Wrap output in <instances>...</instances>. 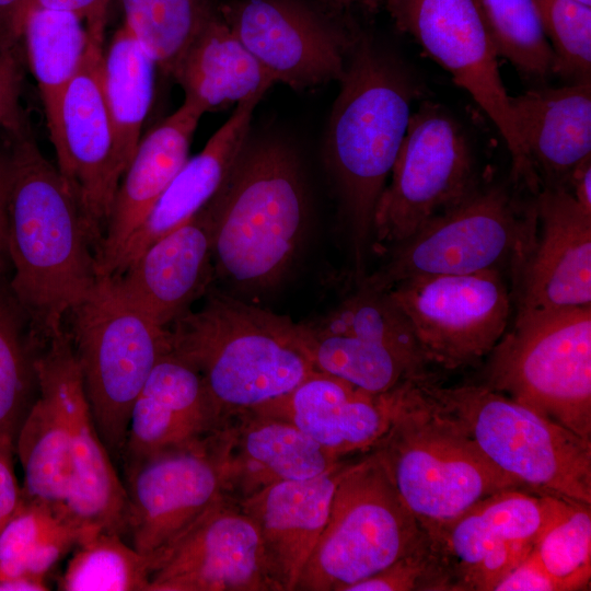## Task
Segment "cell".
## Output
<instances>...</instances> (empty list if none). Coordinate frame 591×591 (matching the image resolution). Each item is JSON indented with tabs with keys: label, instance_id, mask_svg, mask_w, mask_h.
I'll return each mask as SVG.
<instances>
[{
	"label": "cell",
	"instance_id": "8d00e7d4",
	"mask_svg": "<svg viewBox=\"0 0 591 591\" xmlns=\"http://www.w3.org/2000/svg\"><path fill=\"white\" fill-rule=\"evenodd\" d=\"M57 582L60 591H148L150 557L123 535L96 530L71 551Z\"/></svg>",
	"mask_w": 591,
	"mask_h": 591
},
{
	"label": "cell",
	"instance_id": "4316f807",
	"mask_svg": "<svg viewBox=\"0 0 591 591\" xmlns=\"http://www.w3.org/2000/svg\"><path fill=\"white\" fill-rule=\"evenodd\" d=\"M510 108L540 189L566 188L591 157V80L510 96Z\"/></svg>",
	"mask_w": 591,
	"mask_h": 591
},
{
	"label": "cell",
	"instance_id": "ffe728a7",
	"mask_svg": "<svg viewBox=\"0 0 591 591\" xmlns=\"http://www.w3.org/2000/svg\"><path fill=\"white\" fill-rule=\"evenodd\" d=\"M35 368L38 383L55 396L71 433L73 478L66 517L86 532L108 530L125 537L124 480L93 420L71 338L63 326L46 337Z\"/></svg>",
	"mask_w": 591,
	"mask_h": 591
},
{
	"label": "cell",
	"instance_id": "e0dca14e",
	"mask_svg": "<svg viewBox=\"0 0 591 591\" xmlns=\"http://www.w3.org/2000/svg\"><path fill=\"white\" fill-rule=\"evenodd\" d=\"M558 499L505 489L428 533L449 591H494L531 553Z\"/></svg>",
	"mask_w": 591,
	"mask_h": 591
},
{
	"label": "cell",
	"instance_id": "8992f818",
	"mask_svg": "<svg viewBox=\"0 0 591 591\" xmlns=\"http://www.w3.org/2000/svg\"><path fill=\"white\" fill-rule=\"evenodd\" d=\"M419 383L398 387L390 427L372 450L428 534L480 499L523 488L431 406Z\"/></svg>",
	"mask_w": 591,
	"mask_h": 591
},
{
	"label": "cell",
	"instance_id": "7dc6e473",
	"mask_svg": "<svg viewBox=\"0 0 591 591\" xmlns=\"http://www.w3.org/2000/svg\"><path fill=\"white\" fill-rule=\"evenodd\" d=\"M332 13L354 19L370 18L375 15L384 0H317Z\"/></svg>",
	"mask_w": 591,
	"mask_h": 591
},
{
	"label": "cell",
	"instance_id": "cb8c5ba5",
	"mask_svg": "<svg viewBox=\"0 0 591 591\" xmlns=\"http://www.w3.org/2000/svg\"><path fill=\"white\" fill-rule=\"evenodd\" d=\"M397 389L371 394L315 371L293 390L254 409L281 418L340 459L370 451L390 427Z\"/></svg>",
	"mask_w": 591,
	"mask_h": 591
},
{
	"label": "cell",
	"instance_id": "ab89813d",
	"mask_svg": "<svg viewBox=\"0 0 591 591\" xmlns=\"http://www.w3.org/2000/svg\"><path fill=\"white\" fill-rule=\"evenodd\" d=\"M554 54V74L591 80V5L580 0H535Z\"/></svg>",
	"mask_w": 591,
	"mask_h": 591
},
{
	"label": "cell",
	"instance_id": "5bb4252c",
	"mask_svg": "<svg viewBox=\"0 0 591 591\" xmlns=\"http://www.w3.org/2000/svg\"><path fill=\"white\" fill-rule=\"evenodd\" d=\"M432 367L456 370L488 356L511 314L499 268L421 276L387 290Z\"/></svg>",
	"mask_w": 591,
	"mask_h": 591
},
{
	"label": "cell",
	"instance_id": "d6a6232c",
	"mask_svg": "<svg viewBox=\"0 0 591 591\" xmlns=\"http://www.w3.org/2000/svg\"><path fill=\"white\" fill-rule=\"evenodd\" d=\"M0 280V441L15 443L19 429L38 394L35 360L44 343Z\"/></svg>",
	"mask_w": 591,
	"mask_h": 591
},
{
	"label": "cell",
	"instance_id": "4fadbf2b",
	"mask_svg": "<svg viewBox=\"0 0 591 591\" xmlns=\"http://www.w3.org/2000/svg\"><path fill=\"white\" fill-rule=\"evenodd\" d=\"M395 27L413 37L482 107L501 134L514 183L532 194L538 183L526 158L497 53L474 0H384Z\"/></svg>",
	"mask_w": 591,
	"mask_h": 591
},
{
	"label": "cell",
	"instance_id": "c3c4849f",
	"mask_svg": "<svg viewBox=\"0 0 591 591\" xmlns=\"http://www.w3.org/2000/svg\"><path fill=\"white\" fill-rule=\"evenodd\" d=\"M567 189L576 201L591 213V157L581 162L570 175Z\"/></svg>",
	"mask_w": 591,
	"mask_h": 591
},
{
	"label": "cell",
	"instance_id": "30bf717a",
	"mask_svg": "<svg viewBox=\"0 0 591 591\" xmlns=\"http://www.w3.org/2000/svg\"><path fill=\"white\" fill-rule=\"evenodd\" d=\"M299 328L316 371L368 393L385 394L438 378L387 290L357 282L328 312L299 323Z\"/></svg>",
	"mask_w": 591,
	"mask_h": 591
},
{
	"label": "cell",
	"instance_id": "277c9868",
	"mask_svg": "<svg viewBox=\"0 0 591 591\" xmlns=\"http://www.w3.org/2000/svg\"><path fill=\"white\" fill-rule=\"evenodd\" d=\"M169 327L170 349L201 376L224 418L293 390L314 373L299 323L209 288Z\"/></svg>",
	"mask_w": 591,
	"mask_h": 591
},
{
	"label": "cell",
	"instance_id": "60d3db41",
	"mask_svg": "<svg viewBox=\"0 0 591 591\" xmlns=\"http://www.w3.org/2000/svg\"><path fill=\"white\" fill-rule=\"evenodd\" d=\"M449 591L443 570L428 536L415 551L378 573L350 586L347 591Z\"/></svg>",
	"mask_w": 591,
	"mask_h": 591
},
{
	"label": "cell",
	"instance_id": "f6af8a7d",
	"mask_svg": "<svg viewBox=\"0 0 591 591\" xmlns=\"http://www.w3.org/2000/svg\"><path fill=\"white\" fill-rule=\"evenodd\" d=\"M30 8L31 0H0V54L13 55Z\"/></svg>",
	"mask_w": 591,
	"mask_h": 591
},
{
	"label": "cell",
	"instance_id": "7402d4cb",
	"mask_svg": "<svg viewBox=\"0 0 591 591\" xmlns=\"http://www.w3.org/2000/svg\"><path fill=\"white\" fill-rule=\"evenodd\" d=\"M219 442L223 493L239 501L278 483L315 477L348 460L289 421L254 408L228 416Z\"/></svg>",
	"mask_w": 591,
	"mask_h": 591
},
{
	"label": "cell",
	"instance_id": "d590c367",
	"mask_svg": "<svg viewBox=\"0 0 591 591\" xmlns=\"http://www.w3.org/2000/svg\"><path fill=\"white\" fill-rule=\"evenodd\" d=\"M125 26L165 74L205 26L220 13L219 0H119Z\"/></svg>",
	"mask_w": 591,
	"mask_h": 591
},
{
	"label": "cell",
	"instance_id": "f1b7e54d",
	"mask_svg": "<svg viewBox=\"0 0 591 591\" xmlns=\"http://www.w3.org/2000/svg\"><path fill=\"white\" fill-rule=\"evenodd\" d=\"M265 93L236 104L204 149L188 158L125 245L113 276L120 275L150 244L195 216L215 196L251 135Z\"/></svg>",
	"mask_w": 591,
	"mask_h": 591
},
{
	"label": "cell",
	"instance_id": "f35d334b",
	"mask_svg": "<svg viewBox=\"0 0 591 591\" xmlns=\"http://www.w3.org/2000/svg\"><path fill=\"white\" fill-rule=\"evenodd\" d=\"M533 552L558 591L587 589L591 579V503L559 498Z\"/></svg>",
	"mask_w": 591,
	"mask_h": 591
},
{
	"label": "cell",
	"instance_id": "e575fe53",
	"mask_svg": "<svg viewBox=\"0 0 591 591\" xmlns=\"http://www.w3.org/2000/svg\"><path fill=\"white\" fill-rule=\"evenodd\" d=\"M22 37L47 114L80 68L88 50L89 33L84 22L73 13L33 8L25 19Z\"/></svg>",
	"mask_w": 591,
	"mask_h": 591
},
{
	"label": "cell",
	"instance_id": "681fc988",
	"mask_svg": "<svg viewBox=\"0 0 591 591\" xmlns=\"http://www.w3.org/2000/svg\"><path fill=\"white\" fill-rule=\"evenodd\" d=\"M20 73L13 55L0 54V99L18 103Z\"/></svg>",
	"mask_w": 591,
	"mask_h": 591
},
{
	"label": "cell",
	"instance_id": "ac0fdd59",
	"mask_svg": "<svg viewBox=\"0 0 591 591\" xmlns=\"http://www.w3.org/2000/svg\"><path fill=\"white\" fill-rule=\"evenodd\" d=\"M148 591H282L258 528L221 495L167 546L150 556Z\"/></svg>",
	"mask_w": 591,
	"mask_h": 591
},
{
	"label": "cell",
	"instance_id": "6da1fadb",
	"mask_svg": "<svg viewBox=\"0 0 591 591\" xmlns=\"http://www.w3.org/2000/svg\"><path fill=\"white\" fill-rule=\"evenodd\" d=\"M324 140L346 230L355 282L367 275L373 218L390 178L421 83L410 68L361 27L348 55Z\"/></svg>",
	"mask_w": 591,
	"mask_h": 591
},
{
	"label": "cell",
	"instance_id": "f5cc1de1",
	"mask_svg": "<svg viewBox=\"0 0 591 591\" xmlns=\"http://www.w3.org/2000/svg\"><path fill=\"white\" fill-rule=\"evenodd\" d=\"M8 267L0 263V280L5 279V271Z\"/></svg>",
	"mask_w": 591,
	"mask_h": 591
},
{
	"label": "cell",
	"instance_id": "1f68e13d",
	"mask_svg": "<svg viewBox=\"0 0 591 591\" xmlns=\"http://www.w3.org/2000/svg\"><path fill=\"white\" fill-rule=\"evenodd\" d=\"M155 67L153 58L125 25L115 32L103 54V89L123 175L141 139L153 97Z\"/></svg>",
	"mask_w": 591,
	"mask_h": 591
},
{
	"label": "cell",
	"instance_id": "603a6c76",
	"mask_svg": "<svg viewBox=\"0 0 591 591\" xmlns=\"http://www.w3.org/2000/svg\"><path fill=\"white\" fill-rule=\"evenodd\" d=\"M213 276L210 222L202 207L111 278L131 306L167 328L206 293Z\"/></svg>",
	"mask_w": 591,
	"mask_h": 591
},
{
	"label": "cell",
	"instance_id": "816d5d0a",
	"mask_svg": "<svg viewBox=\"0 0 591 591\" xmlns=\"http://www.w3.org/2000/svg\"><path fill=\"white\" fill-rule=\"evenodd\" d=\"M20 113L21 111L18 103L0 99V125L4 126L7 123L15 118Z\"/></svg>",
	"mask_w": 591,
	"mask_h": 591
},
{
	"label": "cell",
	"instance_id": "db71d44e",
	"mask_svg": "<svg viewBox=\"0 0 591 591\" xmlns=\"http://www.w3.org/2000/svg\"><path fill=\"white\" fill-rule=\"evenodd\" d=\"M580 1L588 4V5H591V0H580Z\"/></svg>",
	"mask_w": 591,
	"mask_h": 591
},
{
	"label": "cell",
	"instance_id": "d6986e66",
	"mask_svg": "<svg viewBox=\"0 0 591 591\" xmlns=\"http://www.w3.org/2000/svg\"><path fill=\"white\" fill-rule=\"evenodd\" d=\"M125 538L152 556L223 495L219 431L124 467Z\"/></svg>",
	"mask_w": 591,
	"mask_h": 591
},
{
	"label": "cell",
	"instance_id": "bcb514c9",
	"mask_svg": "<svg viewBox=\"0 0 591 591\" xmlns=\"http://www.w3.org/2000/svg\"><path fill=\"white\" fill-rule=\"evenodd\" d=\"M9 152H0V263L8 267L9 192H10Z\"/></svg>",
	"mask_w": 591,
	"mask_h": 591
},
{
	"label": "cell",
	"instance_id": "83f0119b",
	"mask_svg": "<svg viewBox=\"0 0 591 591\" xmlns=\"http://www.w3.org/2000/svg\"><path fill=\"white\" fill-rule=\"evenodd\" d=\"M349 461L312 478L271 485L240 501L258 528L282 591H294L325 528L336 484Z\"/></svg>",
	"mask_w": 591,
	"mask_h": 591
},
{
	"label": "cell",
	"instance_id": "836d02e7",
	"mask_svg": "<svg viewBox=\"0 0 591 591\" xmlns=\"http://www.w3.org/2000/svg\"><path fill=\"white\" fill-rule=\"evenodd\" d=\"M90 533L62 512L23 496L19 509L0 532V579L47 578L53 567Z\"/></svg>",
	"mask_w": 591,
	"mask_h": 591
},
{
	"label": "cell",
	"instance_id": "8fae6325",
	"mask_svg": "<svg viewBox=\"0 0 591 591\" xmlns=\"http://www.w3.org/2000/svg\"><path fill=\"white\" fill-rule=\"evenodd\" d=\"M534 218V202L523 207L503 186L478 185L460 204L387 248V260L358 282L389 290L415 277L499 268L510 257L519 263Z\"/></svg>",
	"mask_w": 591,
	"mask_h": 591
},
{
	"label": "cell",
	"instance_id": "9a60e30c",
	"mask_svg": "<svg viewBox=\"0 0 591 591\" xmlns=\"http://www.w3.org/2000/svg\"><path fill=\"white\" fill-rule=\"evenodd\" d=\"M220 12L276 82L297 91L339 82L361 28L313 0H230Z\"/></svg>",
	"mask_w": 591,
	"mask_h": 591
},
{
	"label": "cell",
	"instance_id": "ee69618b",
	"mask_svg": "<svg viewBox=\"0 0 591 591\" xmlns=\"http://www.w3.org/2000/svg\"><path fill=\"white\" fill-rule=\"evenodd\" d=\"M14 455L15 443L0 441V532L23 501V490L14 471Z\"/></svg>",
	"mask_w": 591,
	"mask_h": 591
},
{
	"label": "cell",
	"instance_id": "3957f363",
	"mask_svg": "<svg viewBox=\"0 0 591 591\" xmlns=\"http://www.w3.org/2000/svg\"><path fill=\"white\" fill-rule=\"evenodd\" d=\"M205 209L215 276L241 290L274 287L293 260L308 218L294 149L278 137L250 135Z\"/></svg>",
	"mask_w": 591,
	"mask_h": 591
},
{
	"label": "cell",
	"instance_id": "7a4b0ae2",
	"mask_svg": "<svg viewBox=\"0 0 591 591\" xmlns=\"http://www.w3.org/2000/svg\"><path fill=\"white\" fill-rule=\"evenodd\" d=\"M9 136V287L45 338L97 282L93 241L81 204L40 151L22 112Z\"/></svg>",
	"mask_w": 591,
	"mask_h": 591
},
{
	"label": "cell",
	"instance_id": "7c38bea8",
	"mask_svg": "<svg viewBox=\"0 0 591 591\" xmlns=\"http://www.w3.org/2000/svg\"><path fill=\"white\" fill-rule=\"evenodd\" d=\"M475 157L460 120L442 105L424 101L413 112L375 207L372 250L384 252L477 187Z\"/></svg>",
	"mask_w": 591,
	"mask_h": 591
},
{
	"label": "cell",
	"instance_id": "4dcf8cb0",
	"mask_svg": "<svg viewBox=\"0 0 591 591\" xmlns=\"http://www.w3.org/2000/svg\"><path fill=\"white\" fill-rule=\"evenodd\" d=\"M15 454L24 472L23 496L65 514L73 478L72 439L58 402L40 383L16 434Z\"/></svg>",
	"mask_w": 591,
	"mask_h": 591
},
{
	"label": "cell",
	"instance_id": "484cf974",
	"mask_svg": "<svg viewBox=\"0 0 591 591\" xmlns=\"http://www.w3.org/2000/svg\"><path fill=\"white\" fill-rule=\"evenodd\" d=\"M202 114L198 105L184 100L140 139L94 252L99 277L113 276L125 245L189 158L193 135Z\"/></svg>",
	"mask_w": 591,
	"mask_h": 591
},
{
	"label": "cell",
	"instance_id": "7bdbcfd3",
	"mask_svg": "<svg viewBox=\"0 0 591 591\" xmlns=\"http://www.w3.org/2000/svg\"><path fill=\"white\" fill-rule=\"evenodd\" d=\"M112 0H31V9L42 8L70 12L85 24L93 37L104 38L108 8Z\"/></svg>",
	"mask_w": 591,
	"mask_h": 591
},
{
	"label": "cell",
	"instance_id": "ba28073f",
	"mask_svg": "<svg viewBox=\"0 0 591 591\" xmlns=\"http://www.w3.org/2000/svg\"><path fill=\"white\" fill-rule=\"evenodd\" d=\"M489 355L485 385L591 440V305L517 313Z\"/></svg>",
	"mask_w": 591,
	"mask_h": 591
},
{
	"label": "cell",
	"instance_id": "d4e9b609",
	"mask_svg": "<svg viewBox=\"0 0 591 591\" xmlns=\"http://www.w3.org/2000/svg\"><path fill=\"white\" fill-rule=\"evenodd\" d=\"M224 420L200 374L169 348L132 405L120 463L125 467L157 451L206 439Z\"/></svg>",
	"mask_w": 591,
	"mask_h": 591
},
{
	"label": "cell",
	"instance_id": "f907efd6",
	"mask_svg": "<svg viewBox=\"0 0 591 591\" xmlns=\"http://www.w3.org/2000/svg\"><path fill=\"white\" fill-rule=\"evenodd\" d=\"M47 578L35 576H15L0 579V591H47L50 590Z\"/></svg>",
	"mask_w": 591,
	"mask_h": 591
},
{
	"label": "cell",
	"instance_id": "2e32d148",
	"mask_svg": "<svg viewBox=\"0 0 591 591\" xmlns=\"http://www.w3.org/2000/svg\"><path fill=\"white\" fill-rule=\"evenodd\" d=\"M80 68L46 114L57 169L79 199L94 252L123 177L103 89V39L89 35Z\"/></svg>",
	"mask_w": 591,
	"mask_h": 591
},
{
	"label": "cell",
	"instance_id": "52a82bcc",
	"mask_svg": "<svg viewBox=\"0 0 591 591\" xmlns=\"http://www.w3.org/2000/svg\"><path fill=\"white\" fill-rule=\"evenodd\" d=\"M427 534L371 449L349 461L294 591H347L418 548Z\"/></svg>",
	"mask_w": 591,
	"mask_h": 591
},
{
	"label": "cell",
	"instance_id": "5b68a950",
	"mask_svg": "<svg viewBox=\"0 0 591 591\" xmlns=\"http://www.w3.org/2000/svg\"><path fill=\"white\" fill-rule=\"evenodd\" d=\"M431 406L523 489L591 503V440L484 383H419Z\"/></svg>",
	"mask_w": 591,
	"mask_h": 591
},
{
	"label": "cell",
	"instance_id": "44dd1931",
	"mask_svg": "<svg viewBox=\"0 0 591 591\" xmlns=\"http://www.w3.org/2000/svg\"><path fill=\"white\" fill-rule=\"evenodd\" d=\"M535 228L518 263V311L591 305V213L566 188L534 196Z\"/></svg>",
	"mask_w": 591,
	"mask_h": 591
},
{
	"label": "cell",
	"instance_id": "9c48e42d",
	"mask_svg": "<svg viewBox=\"0 0 591 591\" xmlns=\"http://www.w3.org/2000/svg\"><path fill=\"white\" fill-rule=\"evenodd\" d=\"M89 407L112 460L120 463L132 405L160 356L167 328L131 306L111 277H99L68 314Z\"/></svg>",
	"mask_w": 591,
	"mask_h": 591
},
{
	"label": "cell",
	"instance_id": "74e56055",
	"mask_svg": "<svg viewBox=\"0 0 591 591\" xmlns=\"http://www.w3.org/2000/svg\"><path fill=\"white\" fill-rule=\"evenodd\" d=\"M498 56L526 79L554 74V54L535 0H474Z\"/></svg>",
	"mask_w": 591,
	"mask_h": 591
},
{
	"label": "cell",
	"instance_id": "f546056e",
	"mask_svg": "<svg viewBox=\"0 0 591 591\" xmlns=\"http://www.w3.org/2000/svg\"><path fill=\"white\" fill-rule=\"evenodd\" d=\"M171 77L184 90L185 100L204 113L266 93L277 83L232 32L221 12L194 39Z\"/></svg>",
	"mask_w": 591,
	"mask_h": 591
},
{
	"label": "cell",
	"instance_id": "b9f144b4",
	"mask_svg": "<svg viewBox=\"0 0 591 591\" xmlns=\"http://www.w3.org/2000/svg\"><path fill=\"white\" fill-rule=\"evenodd\" d=\"M494 591H558V588L532 549L497 583Z\"/></svg>",
	"mask_w": 591,
	"mask_h": 591
}]
</instances>
